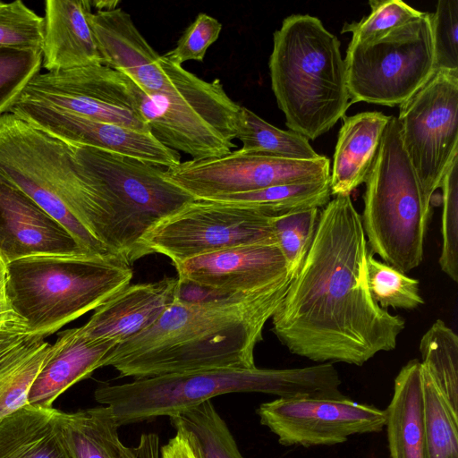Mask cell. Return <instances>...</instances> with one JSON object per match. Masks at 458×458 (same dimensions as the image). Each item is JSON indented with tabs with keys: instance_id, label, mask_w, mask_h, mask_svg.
<instances>
[{
	"instance_id": "cell-38",
	"label": "cell",
	"mask_w": 458,
	"mask_h": 458,
	"mask_svg": "<svg viewBox=\"0 0 458 458\" xmlns=\"http://www.w3.org/2000/svg\"><path fill=\"white\" fill-rule=\"evenodd\" d=\"M430 14L437 70H458V0H439Z\"/></svg>"
},
{
	"instance_id": "cell-21",
	"label": "cell",
	"mask_w": 458,
	"mask_h": 458,
	"mask_svg": "<svg viewBox=\"0 0 458 458\" xmlns=\"http://www.w3.org/2000/svg\"><path fill=\"white\" fill-rule=\"evenodd\" d=\"M91 10L89 0L45 2L42 66L48 72L103 64L89 21Z\"/></svg>"
},
{
	"instance_id": "cell-35",
	"label": "cell",
	"mask_w": 458,
	"mask_h": 458,
	"mask_svg": "<svg viewBox=\"0 0 458 458\" xmlns=\"http://www.w3.org/2000/svg\"><path fill=\"white\" fill-rule=\"evenodd\" d=\"M319 208H310L276 217L273 225L288 268L296 273L315 235Z\"/></svg>"
},
{
	"instance_id": "cell-2",
	"label": "cell",
	"mask_w": 458,
	"mask_h": 458,
	"mask_svg": "<svg viewBox=\"0 0 458 458\" xmlns=\"http://www.w3.org/2000/svg\"><path fill=\"white\" fill-rule=\"evenodd\" d=\"M293 275L269 287L201 301H175L149 328L117 344L105 366L134 379L256 367L254 350Z\"/></svg>"
},
{
	"instance_id": "cell-29",
	"label": "cell",
	"mask_w": 458,
	"mask_h": 458,
	"mask_svg": "<svg viewBox=\"0 0 458 458\" xmlns=\"http://www.w3.org/2000/svg\"><path fill=\"white\" fill-rule=\"evenodd\" d=\"M236 139L242 143L240 150L248 154L292 160H314L321 156L302 135L276 128L244 106L241 108Z\"/></svg>"
},
{
	"instance_id": "cell-8",
	"label": "cell",
	"mask_w": 458,
	"mask_h": 458,
	"mask_svg": "<svg viewBox=\"0 0 458 458\" xmlns=\"http://www.w3.org/2000/svg\"><path fill=\"white\" fill-rule=\"evenodd\" d=\"M127 81L140 115L163 146L192 160L220 157L236 147L242 106L227 95L219 79L197 77L177 91L153 96Z\"/></svg>"
},
{
	"instance_id": "cell-17",
	"label": "cell",
	"mask_w": 458,
	"mask_h": 458,
	"mask_svg": "<svg viewBox=\"0 0 458 458\" xmlns=\"http://www.w3.org/2000/svg\"><path fill=\"white\" fill-rule=\"evenodd\" d=\"M180 283L200 287L214 298L274 285L292 272L278 243L232 247L174 265Z\"/></svg>"
},
{
	"instance_id": "cell-40",
	"label": "cell",
	"mask_w": 458,
	"mask_h": 458,
	"mask_svg": "<svg viewBox=\"0 0 458 458\" xmlns=\"http://www.w3.org/2000/svg\"><path fill=\"white\" fill-rule=\"evenodd\" d=\"M159 437L155 433L140 436L137 445L129 447L122 442L118 445L117 458H161Z\"/></svg>"
},
{
	"instance_id": "cell-25",
	"label": "cell",
	"mask_w": 458,
	"mask_h": 458,
	"mask_svg": "<svg viewBox=\"0 0 458 458\" xmlns=\"http://www.w3.org/2000/svg\"><path fill=\"white\" fill-rule=\"evenodd\" d=\"M49 346L29 332L0 341V420L29 404V392Z\"/></svg>"
},
{
	"instance_id": "cell-16",
	"label": "cell",
	"mask_w": 458,
	"mask_h": 458,
	"mask_svg": "<svg viewBox=\"0 0 458 458\" xmlns=\"http://www.w3.org/2000/svg\"><path fill=\"white\" fill-rule=\"evenodd\" d=\"M31 126L72 146L95 148L172 168L179 152L159 143L150 133L87 118L41 103L17 100L8 110Z\"/></svg>"
},
{
	"instance_id": "cell-11",
	"label": "cell",
	"mask_w": 458,
	"mask_h": 458,
	"mask_svg": "<svg viewBox=\"0 0 458 458\" xmlns=\"http://www.w3.org/2000/svg\"><path fill=\"white\" fill-rule=\"evenodd\" d=\"M396 119L403 148L431 209L433 194L458 155V70H436L399 106Z\"/></svg>"
},
{
	"instance_id": "cell-22",
	"label": "cell",
	"mask_w": 458,
	"mask_h": 458,
	"mask_svg": "<svg viewBox=\"0 0 458 458\" xmlns=\"http://www.w3.org/2000/svg\"><path fill=\"white\" fill-rule=\"evenodd\" d=\"M390 117L378 111L343 116L330 172L331 196H351L365 182Z\"/></svg>"
},
{
	"instance_id": "cell-3",
	"label": "cell",
	"mask_w": 458,
	"mask_h": 458,
	"mask_svg": "<svg viewBox=\"0 0 458 458\" xmlns=\"http://www.w3.org/2000/svg\"><path fill=\"white\" fill-rule=\"evenodd\" d=\"M68 146L81 177L78 221L110 253L131 265L150 254L145 235L195 199L167 180L164 166L95 148Z\"/></svg>"
},
{
	"instance_id": "cell-23",
	"label": "cell",
	"mask_w": 458,
	"mask_h": 458,
	"mask_svg": "<svg viewBox=\"0 0 458 458\" xmlns=\"http://www.w3.org/2000/svg\"><path fill=\"white\" fill-rule=\"evenodd\" d=\"M385 411L391 458H427L419 360L408 361L398 372L392 399Z\"/></svg>"
},
{
	"instance_id": "cell-36",
	"label": "cell",
	"mask_w": 458,
	"mask_h": 458,
	"mask_svg": "<svg viewBox=\"0 0 458 458\" xmlns=\"http://www.w3.org/2000/svg\"><path fill=\"white\" fill-rule=\"evenodd\" d=\"M42 67V51L0 47V115L8 112Z\"/></svg>"
},
{
	"instance_id": "cell-33",
	"label": "cell",
	"mask_w": 458,
	"mask_h": 458,
	"mask_svg": "<svg viewBox=\"0 0 458 458\" xmlns=\"http://www.w3.org/2000/svg\"><path fill=\"white\" fill-rule=\"evenodd\" d=\"M370 13L359 21L345 23L341 33H352V44L367 45L420 18L418 11L401 0H370Z\"/></svg>"
},
{
	"instance_id": "cell-28",
	"label": "cell",
	"mask_w": 458,
	"mask_h": 458,
	"mask_svg": "<svg viewBox=\"0 0 458 458\" xmlns=\"http://www.w3.org/2000/svg\"><path fill=\"white\" fill-rule=\"evenodd\" d=\"M330 178L221 195L209 199L247 203L276 218L310 208H320L330 200Z\"/></svg>"
},
{
	"instance_id": "cell-14",
	"label": "cell",
	"mask_w": 458,
	"mask_h": 458,
	"mask_svg": "<svg viewBox=\"0 0 458 458\" xmlns=\"http://www.w3.org/2000/svg\"><path fill=\"white\" fill-rule=\"evenodd\" d=\"M256 412L284 446L334 445L354 435L381 432L386 425L385 410L346 397L277 398Z\"/></svg>"
},
{
	"instance_id": "cell-31",
	"label": "cell",
	"mask_w": 458,
	"mask_h": 458,
	"mask_svg": "<svg viewBox=\"0 0 458 458\" xmlns=\"http://www.w3.org/2000/svg\"><path fill=\"white\" fill-rule=\"evenodd\" d=\"M421 365L429 372L453 409L458 412V336L437 319L420 342Z\"/></svg>"
},
{
	"instance_id": "cell-10",
	"label": "cell",
	"mask_w": 458,
	"mask_h": 458,
	"mask_svg": "<svg viewBox=\"0 0 458 458\" xmlns=\"http://www.w3.org/2000/svg\"><path fill=\"white\" fill-rule=\"evenodd\" d=\"M273 219L250 204L194 199L159 221L144 243L174 266L232 247L277 243Z\"/></svg>"
},
{
	"instance_id": "cell-44",
	"label": "cell",
	"mask_w": 458,
	"mask_h": 458,
	"mask_svg": "<svg viewBox=\"0 0 458 458\" xmlns=\"http://www.w3.org/2000/svg\"><path fill=\"white\" fill-rule=\"evenodd\" d=\"M120 1L116 0H98L91 1L92 7L96 8L97 12L112 11L118 8Z\"/></svg>"
},
{
	"instance_id": "cell-34",
	"label": "cell",
	"mask_w": 458,
	"mask_h": 458,
	"mask_svg": "<svg viewBox=\"0 0 458 458\" xmlns=\"http://www.w3.org/2000/svg\"><path fill=\"white\" fill-rule=\"evenodd\" d=\"M442 189L441 236L438 263L454 283L458 281V155L454 157L440 184Z\"/></svg>"
},
{
	"instance_id": "cell-32",
	"label": "cell",
	"mask_w": 458,
	"mask_h": 458,
	"mask_svg": "<svg viewBox=\"0 0 458 458\" xmlns=\"http://www.w3.org/2000/svg\"><path fill=\"white\" fill-rule=\"evenodd\" d=\"M367 275L369 293L382 309L414 310L424 304L418 279L377 259L369 252Z\"/></svg>"
},
{
	"instance_id": "cell-39",
	"label": "cell",
	"mask_w": 458,
	"mask_h": 458,
	"mask_svg": "<svg viewBox=\"0 0 458 458\" xmlns=\"http://www.w3.org/2000/svg\"><path fill=\"white\" fill-rule=\"evenodd\" d=\"M221 30L218 20L200 13L182 32L175 47L163 55L180 66L191 60L203 62L208 48L217 40Z\"/></svg>"
},
{
	"instance_id": "cell-27",
	"label": "cell",
	"mask_w": 458,
	"mask_h": 458,
	"mask_svg": "<svg viewBox=\"0 0 458 458\" xmlns=\"http://www.w3.org/2000/svg\"><path fill=\"white\" fill-rule=\"evenodd\" d=\"M169 420L175 432L187 438L196 458H244L211 400L181 411Z\"/></svg>"
},
{
	"instance_id": "cell-1",
	"label": "cell",
	"mask_w": 458,
	"mask_h": 458,
	"mask_svg": "<svg viewBox=\"0 0 458 458\" xmlns=\"http://www.w3.org/2000/svg\"><path fill=\"white\" fill-rule=\"evenodd\" d=\"M368 254L351 196H335L319 211L312 243L271 318L272 331L291 353L362 366L396 347L405 321L373 300Z\"/></svg>"
},
{
	"instance_id": "cell-30",
	"label": "cell",
	"mask_w": 458,
	"mask_h": 458,
	"mask_svg": "<svg viewBox=\"0 0 458 458\" xmlns=\"http://www.w3.org/2000/svg\"><path fill=\"white\" fill-rule=\"evenodd\" d=\"M421 375L427 458H458V412L422 365Z\"/></svg>"
},
{
	"instance_id": "cell-13",
	"label": "cell",
	"mask_w": 458,
	"mask_h": 458,
	"mask_svg": "<svg viewBox=\"0 0 458 458\" xmlns=\"http://www.w3.org/2000/svg\"><path fill=\"white\" fill-rule=\"evenodd\" d=\"M18 100L48 105L149 133L137 110L126 75L103 64L38 73Z\"/></svg>"
},
{
	"instance_id": "cell-15",
	"label": "cell",
	"mask_w": 458,
	"mask_h": 458,
	"mask_svg": "<svg viewBox=\"0 0 458 458\" xmlns=\"http://www.w3.org/2000/svg\"><path fill=\"white\" fill-rule=\"evenodd\" d=\"M89 21L103 64L126 75L147 95H168L197 78L158 55L121 7L91 13Z\"/></svg>"
},
{
	"instance_id": "cell-41",
	"label": "cell",
	"mask_w": 458,
	"mask_h": 458,
	"mask_svg": "<svg viewBox=\"0 0 458 458\" xmlns=\"http://www.w3.org/2000/svg\"><path fill=\"white\" fill-rule=\"evenodd\" d=\"M161 458H196L187 438L176 433L165 445L161 447Z\"/></svg>"
},
{
	"instance_id": "cell-26",
	"label": "cell",
	"mask_w": 458,
	"mask_h": 458,
	"mask_svg": "<svg viewBox=\"0 0 458 458\" xmlns=\"http://www.w3.org/2000/svg\"><path fill=\"white\" fill-rule=\"evenodd\" d=\"M60 422L72 458H117L119 425L108 406L61 411Z\"/></svg>"
},
{
	"instance_id": "cell-12",
	"label": "cell",
	"mask_w": 458,
	"mask_h": 458,
	"mask_svg": "<svg viewBox=\"0 0 458 458\" xmlns=\"http://www.w3.org/2000/svg\"><path fill=\"white\" fill-rule=\"evenodd\" d=\"M168 181L195 199L251 191L270 186L330 178V160H292L238 150L187 160L165 171Z\"/></svg>"
},
{
	"instance_id": "cell-18",
	"label": "cell",
	"mask_w": 458,
	"mask_h": 458,
	"mask_svg": "<svg viewBox=\"0 0 458 458\" xmlns=\"http://www.w3.org/2000/svg\"><path fill=\"white\" fill-rule=\"evenodd\" d=\"M89 254L30 196L0 177V256L6 264L34 256Z\"/></svg>"
},
{
	"instance_id": "cell-5",
	"label": "cell",
	"mask_w": 458,
	"mask_h": 458,
	"mask_svg": "<svg viewBox=\"0 0 458 458\" xmlns=\"http://www.w3.org/2000/svg\"><path fill=\"white\" fill-rule=\"evenodd\" d=\"M271 88L285 124L308 140L328 131L350 103L340 41L310 14H292L273 34Z\"/></svg>"
},
{
	"instance_id": "cell-45",
	"label": "cell",
	"mask_w": 458,
	"mask_h": 458,
	"mask_svg": "<svg viewBox=\"0 0 458 458\" xmlns=\"http://www.w3.org/2000/svg\"><path fill=\"white\" fill-rule=\"evenodd\" d=\"M7 275V264L0 256V283L4 282Z\"/></svg>"
},
{
	"instance_id": "cell-20",
	"label": "cell",
	"mask_w": 458,
	"mask_h": 458,
	"mask_svg": "<svg viewBox=\"0 0 458 458\" xmlns=\"http://www.w3.org/2000/svg\"><path fill=\"white\" fill-rule=\"evenodd\" d=\"M116 345L113 341L89 338L80 327L59 333L30 387L29 403L52 408L68 388L105 367Z\"/></svg>"
},
{
	"instance_id": "cell-19",
	"label": "cell",
	"mask_w": 458,
	"mask_h": 458,
	"mask_svg": "<svg viewBox=\"0 0 458 458\" xmlns=\"http://www.w3.org/2000/svg\"><path fill=\"white\" fill-rule=\"evenodd\" d=\"M179 293L178 277L130 284L94 310L80 328L89 338L123 344L155 324Z\"/></svg>"
},
{
	"instance_id": "cell-37",
	"label": "cell",
	"mask_w": 458,
	"mask_h": 458,
	"mask_svg": "<svg viewBox=\"0 0 458 458\" xmlns=\"http://www.w3.org/2000/svg\"><path fill=\"white\" fill-rule=\"evenodd\" d=\"M44 18L23 2L0 4V47L42 51Z\"/></svg>"
},
{
	"instance_id": "cell-6",
	"label": "cell",
	"mask_w": 458,
	"mask_h": 458,
	"mask_svg": "<svg viewBox=\"0 0 458 458\" xmlns=\"http://www.w3.org/2000/svg\"><path fill=\"white\" fill-rule=\"evenodd\" d=\"M131 265L114 254L34 256L7 264L6 292L30 334L46 338L130 284Z\"/></svg>"
},
{
	"instance_id": "cell-24",
	"label": "cell",
	"mask_w": 458,
	"mask_h": 458,
	"mask_svg": "<svg viewBox=\"0 0 458 458\" xmlns=\"http://www.w3.org/2000/svg\"><path fill=\"white\" fill-rule=\"evenodd\" d=\"M60 414L29 403L0 420V458H72Z\"/></svg>"
},
{
	"instance_id": "cell-43",
	"label": "cell",
	"mask_w": 458,
	"mask_h": 458,
	"mask_svg": "<svg viewBox=\"0 0 458 458\" xmlns=\"http://www.w3.org/2000/svg\"><path fill=\"white\" fill-rule=\"evenodd\" d=\"M28 331L23 321L9 322L0 325V341L15 333ZM29 332V331H28Z\"/></svg>"
},
{
	"instance_id": "cell-42",
	"label": "cell",
	"mask_w": 458,
	"mask_h": 458,
	"mask_svg": "<svg viewBox=\"0 0 458 458\" xmlns=\"http://www.w3.org/2000/svg\"><path fill=\"white\" fill-rule=\"evenodd\" d=\"M23 321L14 310L6 292L5 280L0 283V325Z\"/></svg>"
},
{
	"instance_id": "cell-4",
	"label": "cell",
	"mask_w": 458,
	"mask_h": 458,
	"mask_svg": "<svg viewBox=\"0 0 458 458\" xmlns=\"http://www.w3.org/2000/svg\"><path fill=\"white\" fill-rule=\"evenodd\" d=\"M342 384L333 363L297 369H209L136 378L103 385L96 401L108 406L124 426L172 416L211 398L232 393H261L279 398H338Z\"/></svg>"
},
{
	"instance_id": "cell-46",
	"label": "cell",
	"mask_w": 458,
	"mask_h": 458,
	"mask_svg": "<svg viewBox=\"0 0 458 458\" xmlns=\"http://www.w3.org/2000/svg\"><path fill=\"white\" fill-rule=\"evenodd\" d=\"M4 2L0 1V4H2Z\"/></svg>"
},
{
	"instance_id": "cell-7",
	"label": "cell",
	"mask_w": 458,
	"mask_h": 458,
	"mask_svg": "<svg viewBox=\"0 0 458 458\" xmlns=\"http://www.w3.org/2000/svg\"><path fill=\"white\" fill-rule=\"evenodd\" d=\"M365 184L360 216L369 253L408 273L423 259L431 209L403 148L395 116L386 126Z\"/></svg>"
},
{
	"instance_id": "cell-9",
	"label": "cell",
	"mask_w": 458,
	"mask_h": 458,
	"mask_svg": "<svg viewBox=\"0 0 458 458\" xmlns=\"http://www.w3.org/2000/svg\"><path fill=\"white\" fill-rule=\"evenodd\" d=\"M344 63L351 105L400 106L437 70L430 14L370 44L349 43Z\"/></svg>"
}]
</instances>
